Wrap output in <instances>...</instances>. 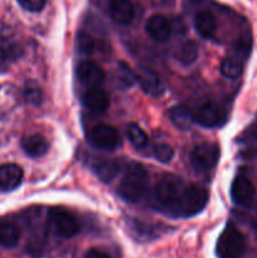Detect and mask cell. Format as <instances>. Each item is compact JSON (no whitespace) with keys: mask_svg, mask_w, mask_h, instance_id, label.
Instances as JSON below:
<instances>
[{"mask_svg":"<svg viewBox=\"0 0 257 258\" xmlns=\"http://www.w3.org/2000/svg\"><path fill=\"white\" fill-rule=\"evenodd\" d=\"M208 202L203 188L175 175H165L151 190V207L170 218H190L201 213Z\"/></svg>","mask_w":257,"mask_h":258,"instance_id":"obj_1","label":"cell"},{"mask_svg":"<svg viewBox=\"0 0 257 258\" xmlns=\"http://www.w3.org/2000/svg\"><path fill=\"white\" fill-rule=\"evenodd\" d=\"M148 189V173L139 163H131L117 186V194L122 201L136 203Z\"/></svg>","mask_w":257,"mask_h":258,"instance_id":"obj_2","label":"cell"},{"mask_svg":"<svg viewBox=\"0 0 257 258\" xmlns=\"http://www.w3.org/2000/svg\"><path fill=\"white\" fill-rule=\"evenodd\" d=\"M244 251H246L244 236L232 223L227 224L217 241V256L218 258H241Z\"/></svg>","mask_w":257,"mask_h":258,"instance_id":"obj_3","label":"cell"},{"mask_svg":"<svg viewBox=\"0 0 257 258\" xmlns=\"http://www.w3.org/2000/svg\"><path fill=\"white\" fill-rule=\"evenodd\" d=\"M219 146L213 143L197 145L190 153V165L197 173H207L213 170L219 161Z\"/></svg>","mask_w":257,"mask_h":258,"instance_id":"obj_4","label":"cell"},{"mask_svg":"<svg viewBox=\"0 0 257 258\" xmlns=\"http://www.w3.org/2000/svg\"><path fill=\"white\" fill-rule=\"evenodd\" d=\"M48 222L53 232L62 238H72L80 233L81 227L77 218L63 209H50Z\"/></svg>","mask_w":257,"mask_h":258,"instance_id":"obj_5","label":"cell"},{"mask_svg":"<svg viewBox=\"0 0 257 258\" xmlns=\"http://www.w3.org/2000/svg\"><path fill=\"white\" fill-rule=\"evenodd\" d=\"M88 141L95 149L103 151H113L120 146V135L115 127L106 123L96 125L88 134Z\"/></svg>","mask_w":257,"mask_h":258,"instance_id":"obj_6","label":"cell"},{"mask_svg":"<svg viewBox=\"0 0 257 258\" xmlns=\"http://www.w3.org/2000/svg\"><path fill=\"white\" fill-rule=\"evenodd\" d=\"M194 121L207 128L221 127L226 123L227 113L223 107L216 102H206L198 108L194 115Z\"/></svg>","mask_w":257,"mask_h":258,"instance_id":"obj_7","label":"cell"},{"mask_svg":"<svg viewBox=\"0 0 257 258\" xmlns=\"http://www.w3.org/2000/svg\"><path fill=\"white\" fill-rule=\"evenodd\" d=\"M136 82L141 87V90L146 93V95L151 96V97H161L165 93V85L161 81V78L154 72L151 68L144 67L140 66L138 70L135 71Z\"/></svg>","mask_w":257,"mask_h":258,"instance_id":"obj_8","label":"cell"},{"mask_svg":"<svg viewBox=\"0 0 257 258\" xmlns=\"http://www.w3.org/2000/svg\"><path fill=\"white\" fill-rule=\"evenodd\" d=\"M254 197H256V188L253 183L247 176L237 175L231 186V198L233 203L248 208L253 206Z\"/></svg>","mask_w":257,"mask_h":258,"instance_id":"obj_9","label":"cell"},{"mask_svg":"<svg viewBox=\"0 0 257 258\" xmlns=\"http://www.w3.org/2000/svg\"><path fill=\"white\" fill-rule=\"evenodd\" d=\"M82 103L88 111L93 113H103L110 107V97L100 86L88 87L82 95Z\"/></svg>","mask_w":257,"mask_h":258,"instance_id":"obj_10","label":"cell"},{"mask_svg":"<svg viewBox=\"0 0 257 258\" xmlns=\"http://www.w3.org/2000/svg\"><path fill=\"white\" fill-rule=\"evenodd\" d=\"M78 80L87 87L100 86L105 81V72L97 63L92 60H82L77 66Z\"/></svg>","mask_w":257,"mask_h":258,"instance_id":"obj_11","label":"cell"},{"mask_svg":"<svg viewBox=\"0 0 257 258\" xmlns=\"http://www.w3.org/2000/svg\"><path fill=\"white\" fill-rule=\"evenodd\" d=\"M23 169L17 164L0 165V191H12L22 184Z\"/></svg>","mask_w":257,"mask_h":258,"instance_id":"obj_12","label":"cell"},{"mask_svg":"<svg viewBox=\"0 0 257 258\" xmlns=\"http://www.w3.org/2000/svg\"><path fill=\"white\" fill-rule=\"evenodd\" d=\"M121 168H122V165H121L120 161L106 158H98L91 165L93 174L103 183L113 180L118 175Z\"/></svg>","mask_w":257,"mask_h":258,"instance_id":"obj_13","label":"cell"},{"mask_svg":"<svg viewBox=\"0 0 257 258\" xmlns=\"http://www.w3.org/2000/svg\"><path fill=\"white\" fill-rule=\"evenodd\" d=\"M111 19L120 25H128L134 19V5L131 0H111L108 5Z\"/></svg>","mask_w":257,"mask_h":258,"instance_id":"obj_14","label":"cell"},{"mask_svg":"<svg viewBox=\"0 0 257 258\" xmlns=\"http://www.w3.org/2000/svg\"><path fill=\"white\" fill-rule=\"evenodd\" d=\"M146 32L156 42H165L170 37V23L164 15L155 14L146 22Z\"/></svg>","mask_w":257,"mask_h":258,"instance_id":"obj_15","label":"cell"},{"mask_svg":"<svg viewBox=\"0 0 257 258\" xmlns=\"http://www.w3.org/2000/svg\"><path fill=\"white\" fill-rule=\"evenodd\" d=\"M194 28L204 39H212L217 32V19L211 12L203 10L194 18Z\"/></svg>","mask_w":257,"mask_h":258,"instance_id":"obj_16","label":"cell"},{"mask_svg":"<svg viewBox=\"0 0 257 258\" xmlns=\"http://www.w3.org/2000/svg\"><path fill=\"white\" fill-rule=\"evenodd\" d=\"M22 148L28 156L37 159L42 158L48 153L49 145H48L47 140L42 135L33 134V135H28L23 138Z\"/></svg>","mask_w":257,"mask_h":258,"instance_id":"obj_17","label":"cell"},{"mask_svg":"<svg viewBox=\"0 0 257 258\" xmlns=\"http://www.w3.org/2000/svg\"><path fill=\"white\" fill-rule=\"evenodd\" d=\"M169 120L178 130L189 131L193 126L194 115L186 106L176 105L169 111Z\"/></svg>","mask_w":257,"mask_h":258,"instance_id":"obj_18","label":"cell"},{"mask_svg":"<svg viewBox=\"0 0 257 258\" xmlns=\"http://www.w3.org/2000/svg\"><path fill=\"white\" fill-rule=\"evenodd\" d=\"M112 80L113 83L116 85V87L121 88V90H126V88L133 87L134 83L136 82L135 71L131 70V67L127 63L118 62L115 71H113Z\"/></svg>","mask_w":257,"mask_h":258,"instance_id":"obj_19","label":"cell"},{"mask_svg":"<svg viewBox=\"0 0 257 258\" xmlns=\"http://www.w3.org/2000/svg\"><path fill=\"white\" fill-rule=\"evenodd\" d=\"M20 239V231L14 223L0 221V247L13 248Z\"/></svg>","mask_w":257,"mask_h":258,"instance_id":"obj_20","label":"cell"},{"mask_svg":"<svg viewBox=\"0 0 257 258\" xmlns=\"http://www.w3.org/2000/svg\"><path fill=\"white\" fill-rule=\"evenodd\" d=\"M198 44L194 40H186L175 52V58L180 64L190 66L198 58Z\"/></svg>","mask_w":257,"mask_h":258,"instance_id":"obj_21","label":"cell"},{"mask_svg":"<svg viewBox=\"0 0 257 258\" xmlns=\"http://www.w3.org/2000/svg\"><path fill=\"white\" fill-rule=\"evenodd\" d=\"M243 72V63L236 55H228L221 63V73L228 80H237Z\"/></svg>","mask_w":257,"mask_h":258,"instance_id":"obj_22","label":"cell"},{"mask_svg":"<svg viewBox=\"0 0 257 258\" xmlns=\"http://www.w3.org/2000/svg\"><path fill=\"white\" fill-rule=\"evenodd\" d=\"M126 135H127L131 145L135 146L136 149H143L148 145V135L138 123H128L127 128H126Z\"/></svg>","mask_w":257,"mask_h":258,"instance_id":"obj_23","label":"cell"},{"mask_svg":"<svg viewBox=\"0 0 257 258\" xmlns=\"http://www.w3.org/2000/svg\"><path fill=\"white\" fill-rule=\"evenodd\" d=\"M23 96H24V101L28 105L32 106H40L44 101V95L39 86L33 81L25 83L24 91H23Z\"/></svg>","mask_w":257,"mask_h":258,"instance_id":"obj_24","label":"cell"},{"mask_svg":"<svg viewBox=\"0 0 257 258\" xmlns=\"http://www.w3.org/2000/svg\"><path fill=\"white\" fill-rule=\"evenodd\" d=\"M76 43H77V50L83 55L92 54L93 50H95V42H93V38L86 32L78 33Z\"/></svg>","mask_w":257,"mask_h":258,"instance_id":"obj_25","label":"cell"},{"mask_svg":"<svg viewBox=\"0 0 257 258\" xmlns=\"http://www.w3.org/2000/svg\"><path fill=\"white\" fill-rule=\"evenodd\" d=\"M153 155L160 163H169L174 156V150L169 144L160 143L156 144L153 148Z\"/></svg>","mask_w":257,"mask_h":258,"instance_id":"obj_26","label":"cell"},{"mask_svg":"<svg viewBox=\"0 0 257 258\" xmlns=\"http://www.w3.org/2000/svg\"><path fill=\"white\" fill-rule=\"evenodd\" d=\"M18 3L23 9L32 13H38L44 9L47 0H18Z\"/></svg>","mask_w":257,"mask_h":258,"instance_id":"obj_27","label":"cell"},{"mask_svg":"<svg viewBox=\"0 0 257 258\" xmlns=\"http://www.w3.org/2000/svg\"><path fill=\"white\" fill-rule=\"evenodd\" d=\"M85 258H112L106 251L100 248H91L88 249Z\"/></svg>","mask_w":257,"mask_h":258,"instance_id":"obj_28","label":"cell"},{"mask_svg":"<svg viewBox=\"0 0 257 258\" xmlns=\"http://www.w3.org/2000/svg\"><path fill=\"white\" fill-rule=\"evenodd\" d=\"M10 60L9 58L5 55V53L3 52L2 48H0V75L2 73H5L8 71V68H9V64H10Z\"/></svg>","mask_w":257,"mask_h":258,"instance_id":"obj_29","label":"cell"}]
</instances>
